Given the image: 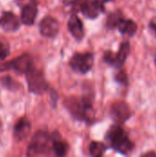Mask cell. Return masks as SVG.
Segmentation results:
<instances>
[{
  "label": "cell",
  "instance_id": "cell-11",
  "mask_svg": "<svg viewBox=\"0 0 156 157\" xmlns=\"http://www.w3.org/2000/svg\"><path fill=\"white\" fill-rule=\"evenodd\" d=\"M68 29L72 35L77 40H82L84 37V28L83 23L80 18L74 14L72 15L68 21Z\"/></svg>",
  "mask_w": 156,
  "mask_h": 157
},
{
  "label": "cell",
  "instance_id": "cell-6",
  "mask_svg": "<svg viewBox=\"0 0 156 157\" xmlns=\"http://www.w3.org/2000/svg\"><path fill=\"white\" fill-rule=\"evenodd\" d=\"M39 29L42 36L47 38H53L59 32V23L55 18L47 17L40 21Z\"/></svg>",
  "mask_w": 156,
  "mask_h": 157
},
{
  "label": "cell",
  "instance_id": "cell-16",
  "mask_svg": "<svg viewBox=\"0 0 156 157\" xmlns=\"http://www.w3.org/2000/svg\"><path fill=\"white\" fill-rule=\"evenodd\" d=\"M106 145L99 142H92L89 146V152L92 156L99 157L103 155V154L106 152Z\"/></svg>",
  "mask_w": 156,
  "mask_h": 157
},
{
  "label": "cell",
  "instance_id": "cell-3",
  "mask_svg": "<svg viewBox=\"0 0 156 157\" xmlns=\"http://www.w3.org/2000/svg\"><path fill=\"white\" fill-rule=\"evenodd\" d=\"M27 74V81L29 89L31 93L40 95L48 88V84L44 75L36 69H30Z\"/></svg>",
  "mask_w": 156,
  "mask_h": 157
},
{
  "label": "cell",
  "instance_id": "cell-5",
  "mask_svg": "<svg viewBox=\"0 0 156 157\" xmlns=\"http://www.w3.org/2000/svg\"><path fill=\"white\" fill-rule=\"evenodd\" d=\"M94 63V56L92 53H75L70 60V66L73 70L81 74H86L92 68Z\"/></svg>",
  "mask_w": 156,
  "mask_h": 157
},
{
  "label": "cell",
  "instance_id": "cell-15",
  "mask_svg": "<svg viewBox=\"0 0 156 157\" xmlns=\"http://www.w3.org/2000/svg\"><path fill=\"white\" fill-rule=\"evenodd\" d=\"M130 54V43L129 42H123L120 45V48L119 50V52L116 54L117 55V61H118V64L119 67H120L124 62L126 61L128 55Z\"/></svg>",
  "mask_w": 156,
  "mask_h": 157
},
{
  "label": "cell",
  "instance_id": "cell-25",
  "mask_svg": "<svg viewBox=\"0 0 156 157\" xmlns=\"http://www.w3.org/2000/svg\"><path fill=\"white\" fill-rule=\"evenodd\" d=\"M155 62H156V58H155Z\"/></svg>",
  "mask_w": 156,
  "mask_h": 157
},
{
  "label": "cell",
  "instance_id": "cell-8",
  "mask_svg": "<svg viewBox=\"0 0 156 157\" xmlns=\"http://www.w3.org/2000/svg\"><path fill=\"white\" fill-rule=\"evenodd\" d=\"M0 27L6 32H14L19 28V19L11 12H4L0 17Z\"/></svg>",
  "mask_w": 156,
  "mask_h": 157
},
{
  "label": "cell",
  "instance_id": "cell-24",
  "mask_svg": "<svg viewBox=\"0 0 156 157\" xmlns=\"http://www.w3.org/2000/svg\"><path fill=\"white\" fill-rule=\"evenodd\" d=\"M143 156H147V155H152V156H156V154L155 153H154V152H149V153H147V154H144V155H143Z\"/></svg>",
  "mask_w": 156,
  "mask_h": 157
},
{
  "label": "cell",
  "instance_id": "cell-22",
  "mask_svg": "<svg viewBox=\"0 0 156 157\" xmlns=\"http://www.w3.org/2000/svg\"><path fill=\"white\" fill-rule=\"evenodd\" d=\"M2 83H3V85H4L6 88H8V89H12V88H11V86H13L14 88H17V83H15L10 77H6V78H4V79L2 80Z\"/></svg>",
  "mask_w": 156,
  "mask_h": 157
},
{
  "label": "cell",
  "instance_id": "cell-12",
  "mask_svg": "<svg viewBox=\"0 0 156 157\" xmlns=\"http://www.w3.org/2000/svg\"><path fill=\"white\" fill-rule=\"evenodd\" d=\"M105 9L104 6H100L96 0H90L86 2L82 13L88 18H96Z\"/></svg>",
  "mask_w": 156,
  "mask_h": 157
},
{
  "label": "cell",
  "instance_id": "cell-1",
  "mask_svg": "<svg viewBox=\"0 0 156 157\" xmlns=\"http://www.w3.org/2000/svg\"><path fill=\"white\" fill-rule=\"evenodd\" d=\"M107 140L109 143V145L115 151L122 155H128L134 147L133 144L128 138L126 132L118 125L112 126L108 130L107 133Z\"/></svg>",
  "mask_w": 156,
  "mask_h": 157
},
{
  "label": "cell",
  "instance_id": "cell-9",
  "mask_svg": "<svg viewBox=\"0 0 156 157\" xmlns=\"http://www.w3.org/2000/svg\"><path fill=\"white\" fill-rule=\"evenodd\" d=\"M30 132V122L26 119H20L14 127V135L17 141H22L28 137Z\"/></svg>",
  "mask_w": 156,
  "mask_h": 157
},
{
  "label": "cell",
  "instance_id": "cell-18",
  "mask_svg": "<svg viewBox=\"0 0 156 157\" xmlns=\"http://www.w3.org/2000/svg\"><path fill=\"white\" fill-rule=\"evenodd\" d=\"M87 0H71L69 1L68 5L70 6V8L72 12L77 13V12H82Z\"/></svg>",
  "mask_w": 156,
  "mask_h": 157
},
{
  "label": "cell",
  "instance_id": "cell-23",
  "mask_svg": "<svg viewBox=\"0 0 156 157\" xmlns=\"http://www.w3.org/2000/svg\"><path fill=\"white\" fill-rule=\"evenodd\" d=\"M149 27H150V29L154 31V35L156 36V17H154V18L150 21Z\"/></svg>",
  "mask_w": 156,
  "mask_h": 157
},
{
  "label": "cell",
  "instance_id": "cell-2",
  "mask_svg": "<svg viewBox=\"0 0 156 157\" xmlns=\"http://www.w3.org/2000/svg\"><path fill=\"white\" fill-rule=\"evenodd\" d=\"M51 137L45 132H38L34 134L28 148V155H46L50 149Z\"/></svg>",
  "mask_w": 156,
  "mask_h": 157
},
{
  "label": "cell",
  "instance_id": "cell-20",
  "mask_svg": "<svg viewBox=\"0 0 156 157\" xmlns=\"http://www.w3.org/2000/svg\"><path fill=\"white\" fill-rule=\"evenodd\" d=\"M116 80L119 82V83H120L121 85H127L128 84V76H127V74H126V72L125 71H123V70H120L117 75H116Z\"/></svg>",
  "mask_w": 156,
  "mask_h": 157
},
{
  "label": "cell",
  "instance_id": "cell-7",
  "mask_svg": "<svg viewBox=\"0 0 156 157\" xmlns=\"http://www.w3.org/2000/svg\"><path fill=\"white\" fill-rule=\"evenodd\" d=\"M111 117L118 122H124L131 117V109L127 103L117 102L111 108Z\"/></svg>",
  "mask_w": 156,
  "mask_h": 157
},
{
  "label": "cell",
  "instance_id": "cell-10",
  "mask_svg": "<svg viewBox=\"0 0 156 157\" xmlns=\"http://www.w3.org/2000/svg\"><path fill=\"white\" fill-rule=\"evenodd\" d=\"M36 3H29L23 6L21 11V21L25 25H32L37 16Z\"/></svg>",
  "mask_w": 156,
  "mask_h": 157
},
{
  "label": "cell",
  "instance_id": "cell-13",
  "mask_svg": "<svg viewBox=\"0 0 156 157\" xmlns=\"http://www.w3.org/2000/svg\"><path fill=\"white\" fill-rule=\"evenodd\" d=\"M122 34L129 36H133L137 31V25L133 20L131 19H121L117 26Z\"/></svg>",
  "mask_w": 156,
  "mask_h": 157
},
{
  "label": "cell",
  "instance_id": "cell-14",
  "mask_svg": "<svg viewBox=\"0 0 156 157\" xmlns=\"http://www.w3.org/2000/svg\"><path fill=\"white\" fill-rule=\"evenodd\" d=\"M51 147L55 155L58 156H63L67 153V144L65 142L61 140L59 135H54L51 137Z\"/></svg>",
  "mask_w": 156,
  "mask_h": 157
},
{
  "label": "cell",
  "instance_id": "cell-17",
  "mask_svg": "<svg viewBox=\"0 0 156 157\" xmlns=\"http://www.w3.org/2000/svg\"><path fill=\"white\" fill-rule=\"evenodd\" d=\"M121 19H122V14L120 11L111 13L107 19V26L109 29H114L115 27L118 26V24L120 23Z\"/></svg>",
  "mask_w": 156,
  "mask_h": 157
},
{
  "label": "cell",
  "instance_id": "cell-21",
  "mask_svg": "<svg viewBox=\"0 0 156 157\" xmlns=\"http://www.w3.org/2000/svg\"><path fill=\"white\" fill-rule=\"evenodd\" d=\"M8 53H9L8 45L6 42L0 40V60L5 59L8 55Z\"/></svg>",
  "mask_w": 156,
  "mask_h": 157
},
{
  "label": "cell",
  "instance_id": "cell-4",
  "mask_svg": "<svg viewBox=\"0 0 156 157\" xmlns=\"http://www.w3.org/2000/svg\"><path fill=\"white\" fill-rule=\"evenodd\" d=\"M32 69V59L29 54H22L21 56L12 60L8 63L0 64V72L6 70H15L18 73H27Z\"/></svg>",
  "mask_w": 156,
  "mask_h": 157
},
{
  "label": "cell",
  "instance_id": "cell-19",
  "mask_svg": "<svg viewBox=\"0 0 156 157\" xmlns=\"http://www.w3.org/2000/svg\"><path fill=\"white\" fill-rule=\"evenodd\" d=\"M104 61L108 63H109L110 65H113L115 67H119V64H118V61H117V55L108 51V52H106L105 54H104Z\"/></svg>",
  "mask_w": 156,
  "mask_h": 157
}]
</instances>
